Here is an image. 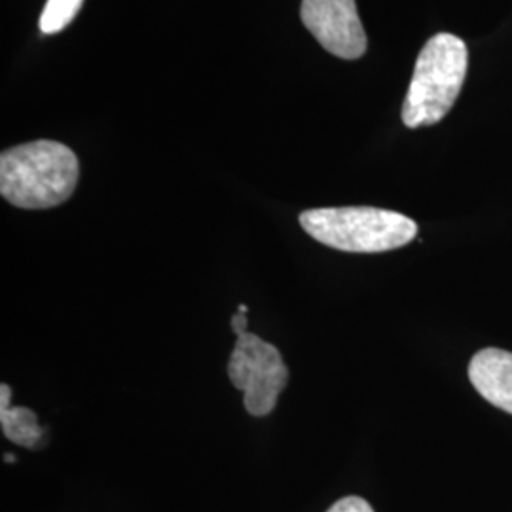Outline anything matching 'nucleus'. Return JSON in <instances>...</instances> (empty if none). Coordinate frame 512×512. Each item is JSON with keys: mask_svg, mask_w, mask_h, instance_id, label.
Returning <instances> with one entry per match:
<instances>
[{"mask_svg": "<svg viewBox=\"0 0 512 512\" xmlns=\"http://www.w3.org/2000/svg\"><path fill=\"white\" fill-rule=\"evenodd\" d=\"M10 399V385H0V425L4 437L23 448L37 450L44 437V429L38 425L37 412L23 406H10Z\"/></svg>", "mask_w": 512, "mask_h": 512, "instance_id": "7", "label": "nucleus"}, {"mask_svg": "<svg viewBox=\"0 0 512 512\" xmlns=\"http://www.w3.org/2000/svg\"><path fill=\"white\" fill-rule=\"evenodd\" d=\"M247 325H249V319H247V306L241 304L238 311L234 313L232 317V330L236 332V336H241L247 332Z\"/></svg>", "mask_w": 512, "mask_h": 512, "instance_id": "10", "label": "nucleus"}, {"mask_svg": "<svg viewBox=\"0 0 512 512\" xmlns=\"http://www.w3.org/2000/svg\"><path fill=\"white\" fill-rule=\"evenodd\" d=\"M469 380L480 397L512 414V353L486 348L469 363Z\"/></svg>", "mask_w": 512, "mask_h": 512, "instance_id": "6", "label": "nucleus"}, {"mask_svg": "<svg viewBox=\"0 0 512 512\" xmlns=\"http://www.w3.org/2000/svg\"><path fill=\"white\" fill-rule=\"evenodd\" d=\"M78 158L57 141H33L0 156V194L19 209H50L73 196Z\"/></svg>", "mask_w": 512, "mask_h": 512, "instance_id": "1", "label": "nucleus"}, {"mask_svg": "<svg viewBox=\"0 0 512 512\" xmlns=\"http://www.w3.org/2000/svg\"><path fill=\"white\" fill-rule=\"evenodd\" d=\"M467 67V44L461 38L450 33L429 38L416 59L404 97V126L416 129L439 124L458 99Z\"/></svg>", "mask_w": 512, "mask_h": 512, "instance_id": "2", "label": "nucleus"}, {"mask_svg": "<svg viewBox=\"0 0 512 512\" xmlns=\"http://www.w3.org/2000/svg\"><path fill=\"white\" fill-rule=\"evenodd\" d=\"M327 512H374V509L370 507V503L365 501L363 497L349 495V497L336 501Z\"/></svg>", "mask_w": 512, "mask_h": 512, "instance_id": "9", "label": "nucleus"}, {"mask_svg": "<svg viewBox=\"0 0 512 512\" xmlns=\"http://www.w3.org/2000/svg\"><path fill=\"white\" fill-rule=\"evenodd\" d=\"M311 238L346 253H385L408 245L418 224L397 211L378 207H325L300 215Z\"/></svg>", "mask_w": 512, "mask_h": 512, "instance_id": "3", "label": "nucleus"}, {"mask_svg": "<svg viewBox=\"0 0 512 512\" xmlns=\"http://www.w3.org/2000/svg\"><path fill=\"white\" fill-rule=\"evenodd\" d=\"M300 18L317 42L340 59L366 52V33L355 0H302Z\"/></svg>", "mask_w": 512, "mask_h": 512, "instance_id": "5", "label": "nucleus"}, {"mask_svg": "<svg viewBox=\"0 0 512 512\" xmlns=\"http://www.w3.org/2000/svg\"><path fill=\"white\" fill-rule=\"evenodd\" d=\"M228 376L243 391L245 410L255 418L270 416L289 384V368L281 351L253 332L238 336L228 361Z\"/></svg>", "mask_w": 512, "mask_h": 512, "instance_id": "4", "label": "nucleus"}, {"mask_svg": "<svg viewBox=\"0 0 512 512\" xmlns=\"http://www.w3.org/2000/svg\"><path fill=\"white\" fill-rule=\"evenodd\" d=\"M84 6V0H48L42 16L38 21V27L44 35L61 33L65 27H69Z\"/></svg>", "mask_w": 512, "mask_h": 512, "instance_id": "8", "label": "nucleus"}]
</instances>
